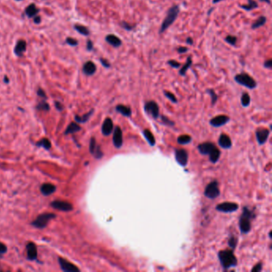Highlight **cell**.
<instances>
[{
	"mask_svg": "<svg viewBox=\"0 0 272 272\" xmlns=\"http://www.w3.org/2000/svg\"><path fill=\"white\" fill-rule=\"evenodd\" d=\"M199 152L201 155L204 156H209V160L215 164L220 157V151L218 149V148L211 142H204L202 144H200L197 147Z\"/></svg>",
	"mask_w": 272,
	"mask_h": 272,
	"instance_id": "obj_1",
	"label": "cell"
},
{
	"mask_svg": "<svg viewBox=\"0 0 272 272\" xmlns=\"http://www.w3.org/2000/svg\"><path fill=\"white\" fill-rule=\"evenodd\" d=\"M256 217L253 210L247 207H244L242 215L239 219V227L242 234H247L251 230V220Z\"/></svg>",
	"mask_w": 272,
	"mask_h": 272,
	"instance_id": "obj_2",
	"label": "cell"
},
{
	"mask_svg": "<svg viewBox=\"0 0 272 272\" xmlns=\"http://www.w3.org/2000/svg\"><path fill=\"white\" fill-rule=\"evenodd\" d=\"M219 263L224 270H228L232 267H236L237 265V259L233 253L232 249H225L219 251L218 253Z\"/></svg>",
	"mask_w": 272,
	"mask_h": 272,
	"instance_id": "obj_3",
	"label": "cell"
},
{
	"mask_svg": "<svg viewBox=\"0 0 272 272\" xmlns=\"http://www.w3.org/2000/svg\"><path fill=\"white\" fill-rule=\"evenodd\" d=\"M180 7L178 5H173V7L169 8L167 11V15L164 19L160 25V30H159V34L164 33L165 30H167L170 26L176 22L177 19L178 18V15L180 14Z\"/></svg>",
	"mask_w": 272,
	"mask_h": 272,
	"instance_id": "obj_4",
	"label": "cell"
},
{
	"mask_svg": "<svg viewBox=\"0 0 272 272\" xmlns=\"http://www.w3.org/2000/svg\"><path fill=\"white\" fill-rule=\"evenodd\" d=\"M234 80L236 83L249 89V90H254L257 87V81L254 79L251 76H250L247 73H245V72H242L240 74H236L234 77Z\"/></svg>",
	"mask_w": 272,
	"mask_h": 272,
	"instance_id": "obj_5",
	"label": "cell"
},
{
	"mask_svg": "<svg viewBox=\"0 0 272 272\" xmlns=\"http://www.w3.org/2000/svg\"><path fill=\"white\" fill-rule=\"evenodd\" d=\"M56 217L55 214L53 213H44L41 214L37 217V219L32 222V225L35 228L42 229L47 226L49 221L54 219Z\"/></svg>",
	"mask_w": 272,
	"mask_h": 272,
	"instance_id": "obj_6",
	"label": "cell"
},
{
	"mask_svg": "<svg viewBox=\"0 0 272 272\" xmlns=\"http://www.w3.org/2000/svg\"><path fill=\"white\" fill-rule=\"evenodd\" d=\"M220 195V190L219 188V184L217 180H213L208 184L204 190V196L208 199L214 200Z\"/></svg>",
	"mask_w": 272,
	"mask_h": 272,
	"instance_id": "obj_7",
	"label": "cell"
},
{
	"mask_svg": "<svg viewBox=\"0 0 272 272\" xmlns=\"http://www.w3.org/2000/svg\"><path fill=\"white\" fill-rule=\"evenodd\" d=\"M144 109L153 119L157 120L160 117V108L158 104L154 101H146L144 106Z\"/></svg>",
	"mask_w": 272,
	"mask_h": 272,
	"instance_id": "obj_8",
	"label": "cell"
},
{
	"mask_svg": "<svg viewBox=\"0 0 272 272\" xmlns=\"http://www.w3.org/2000/svg\"><path fill=\"white\" fill-rule=\"evenodd\" d=\"M215 209H216V211L224 212V213H232V212L236 211L239 209V205L235 203L224 202L218 204L215 207Z\"/></svg>",
	"mask_w": 272,
	"mask_h": 272,
	"instance_id": "obj_9",
	"label": "cell"
},
{
	"mask_svg": "<svg viewBox=\"0 0 272 272\" xmlns=\"http://www.w3.org/2000/svg\"><path fill=\"white\" fill-rule=\"evenodd\" d=\"M175 158L180 165L184 166L187 165L188 161V153L185 149H178L175 150Z\"/></svg>",
	"mask_w": 272,
	"mask_h": 272,
	"instance_id": "obj_10",
	"label": "cell"
},
{
	"mask_svg": "<svg viewBox=\"0 0 272 272\" xmlns=\"http://www.w3.org/2000/svg\"><path fill=\"white\" fill-rule=\"evenodd\" d=\"M270 135V130L265 128H259L256 131V136L259 145H263L267 142Z\"/></svg>",
	"mask_w": 272,
	"mask_h": 272,
	"instance_id": "obj_11",
	"label": "cell"
},
{
	"mask_svg": "<svg viewBox=\"0 0 272 272\" xmlns=\"http://www.w3.org/2000/svg\"><path fill=\"white\" fill-rule=\"evenodd\" d=\"M58 263L60 264L62 270L65 272H79L80 269L77 267H76L75 265L73 263H70L67 261L66 259L59 257L58 258Z\"/></svg>",
	"mask_w": 272,
	"mask_h": 272,
	"instance_id": "obj_12",
	"label": "cell"
},
{
	"mask_svg": "<svg viewBox=\"0 0 272 272\" xmlns=\"http://www.w3.org/2000/svg\"><path fill=\"white\" fill-rule=\"evenodd\" d=\"M52 208L62 211H70L73 210V205L67 201H54L50 204Z\"/></svg>",
	"mask_w": 272,
	"mask_h": 272,
	"instance_id": "obj_13",
	"label": "cell"
},
{
	"mask_svg": "<svg viewBox=\"0 0 272 272\" xmlns=\"http://www.w3.org/2000/svg\"><path fill=\"white\" fill-rule=\"evenodd\" d=\"M113 143L117 149H120L123 145V135L122 130L119 126H116L113 131Z\"/></svg>",
	"mask_w": 272,
	"mask_h": 272,
	"instance_id": "obj_14",
	"label": "cell"
},
{
	"mask_svg": "<svg viewBox=\"0 0 272 272\" xmlns=\"http://www.w3.org/2000/svg\"><path fill=\"white\" fill-rule=\"evenodd\" d=\"M229 121H230V118L228 116H226V115H219V116H216L212 118V119H211L209 123L211 126L218 128V127H221L223 125H226Z\"/></svg>",
	"mask_w": 272,
	"mask_h": 272,
	"instance_id": "obj_15",
	"label": "cell"
},
{
	"mask_svg": "<svg viewBox=\"0 0 272 272\" xmlns=\"http://www.w3.org/2000/svg\"><path fill=\"white\" fill-rule=\"evenodd\" d=\"M113 122L112 119L109 118H105L104 121L102 126H101V132L104 136H109L113 132Z\"/></svg>",
	"mask_w": 272,
	"mask_h": 272,
	"instance_id": "obj_16",
	"label": "cell"
},
{
	"mask_svg": "<svg viewBox=\"0 0 272 272\" xmlns=\"http://www.w3.org/2000/svg\"><path fill=\"white\" fill-rule=\"evenodd\" d=\"M82 71L85 75L92 76L97 71V66L92 61H88L83 65Z\"/></svg>",
	"mask_w": 272,
	"mask_h": 272,
	"instance_id": "obj_17",
	"label": "cell"
},
{
	"mask_svg": "<svg viewBox=\"0 0 272 272\" xmlns=\"http://www.w3.org/2000/svg\"><path fill=\"white\" fill-rule=\"evenodd\" d=\"M105 39L108 44L114 48H118L122 45V39L115 35H113V34H109V35H106Z\"/></svg>",
	"mask_w": 272,
	"mask_h": 272,
	"instance_id": "obj_18",
	"label": "cell"
},
{
	"mask_svg": "<svg viewBox=\"0 0 272 272\" xmlns=\"http://www.w3.org/2000/svg\"><path fill=\"white\" fill-rule=\"evenodd\" d=\"M26 251H27V259L29 260H35L37 259L38 251L37 247L34 243H28L26 245Z\"/></svg>",
	"mask_w": 272,
	"mask_h": 272,
	"instance_id": "obj_19",
	"label": "cell"
},
{
	"mask_svg": "<svg viewBox=\"0 0 272 272\" xmlns=\"http://www.w3.org/2000/svg\"><path fill=\"white\" fill-rule=\"evenodd\" d=\"M219 145L224 149H229L232 148V142L231 138L226 134H221L218 141Z\"/></svg>",
	"mask_w": 272,
	"mask_h": 272,
	"instance_id": "obj_20",
	"label": "cell"
},
{
	"mask_svg": "<svg viewBox=\"0 0 272 272\" xmlns=\"http://www.w3.org/2000/svg\"><path fill=\"white\" fill-rule=\"evenodd\" d=\"M26 50V42L24 40H19L17 42L16 46L14 49V53L18 57H21Z\"/></svg>",
	"mask_w": 272,
	"mask_h": 272,
	"instance_id": "obj_21",
	"label": "cell"
},
{
	"mask_svg": "<svg viewBox=\"0 0 272 272\" xmlns=\"http://www.w3.org/2000/svg\"><path fill=\"white\" fill-rule=\"evenodd\" d=\"M55 190H56L55 186L52 184H49V183L43 184L42 186H41V192H42L44 196L51 195L52 193H53L55 191Z\"/></svg>",
	"mask_w": 272,
	"mask_h": 272,
	"instance_id": "obj_22",
	"label": "cell"
},
{
	"mask_svg": "<svg viewBox=\"0 0 272 272\" xmlns=\"http://www.w3.org/2000/svg\"><path fill=\"white\" fill-rule=\"evenodd\" d=\"M116 111L126 118H130L132 115V109L130 107L127 106V105H118L116 106Z\"/></svg>",
	"mask_w": 272,
	"mask_h": 272,
	"instance_id": "obj_23",
	"label": "cell"
},
{
	"mask_svg": "<svg viewBox=\"0 0 272 272\" xmlns=\"http://www.w3.org/2000/svg\"><path fill=\"white\" fill-rule=\"evenodd\" d=\"M39 12V10L36 7L35 4L31 3L25 9V15L28 17V18H34L35 16L38 15Z\"/></svg>",
	"mask_w": 272,
	"mask_h": 272,
	"instance_id": "obj_24",
	"label": "cell"
},
{
	"mask_svg": "<svg viewBox=\"0 0 272 272\" xmlns=\"http://www.w3.org/2000/svg\"><path fill=\"white\" fill-rule=\"evenodd\" d=\"M239 7L246 11H251L254 9H257L259 7V4L256 0H247V4L239 5Z\"/></svg>",
	"mask_w": 272,
	"mask_h": 272,
	"instance_id": "obj_25",
	"label": "cell"
},
{
	"mask_svg": "<svg viewBox=\"0 0 272 272\" xmlns=\"http://www.w3.org/2000/svg\"><path fill=\"white\" fill-rule=\"evenodd\" d=\"M267 22V17L261 15L259 16L257 19H256L253 23L251 24V29L252 30H256L258 28L261 27V26H264L265 24Z\"/></svg>",
	"mask_w": 272,
	"mask_h": 272,
	"instance_id": "obj_26",
	"label": "cell"
},
{
	"mask_svg": "<svg viewBox=\"0 0 272 272\" xmlns=\"http://www.w3.org/2000/svg\"><path fill=\"white\" fill-rule=\"evenodd\" d=\"M191 65H192V59H191V56H189V57L187 58V61H186L185 64L183 65V66L179 71V74L180 76H185L186 73H187L188 69L191 67Z\"/></svg>",
	"mask_w": 272,
	"mask_h": 272,
	"instance_id": "obj_27",
	"label": "cell"
},
{
	"mask_svg": "<svg viewBox=\"0 0 272 272\" xmlns=\"http://www.w3.org/2000/svg\"><path fill=\"white\" fill-rule=\"evenodd\" d=\"M79 130H81L80 125L77 123H75V122H72L67 127V129H66V132H65V134L68 135L70 134V133H74V132H78Z\"/></svg>",
	"mask_w": 272,
	"mask_h": 272,
	"instance_id": "obj_28",
	"label": "cell"
},
{
	"mask_svg": "<svg viewBox=\"0 0 272 272\" xmlns=\"http://www.w3.org/2000/svg\"><path fill=\"white\" fill-rule=\"evenodd\" d=\"M143 135L151 146H154L156 145V140H155L154 136L149 129H145L143 131Z\"/></svg>",
	"mask_w": 272,
	"mask_h": 272,
	"instance_id": "obj_29",
	"label": "cell"
},
{
	"mask_svg": "<svg viewBox=\"0 0 272 272\" xmlns=\"http://www.w3.org/2000/svg\"><path fill=\"white\" fill-rule=\"evenodd\" d=\"M94 109H91V110L90 111L89 113H87L84 114L83 116L80 117V116H77V115H76L75 116V121L77 122H78V123H85V122H86L87 121H88L89 119H90V118L93 115V113H94Z\"/></svg>",
	"mask_w": 272,
	"mask_h": 272,
	"instance_id": "obj_30",
	"label": "cell"
},
{
	"mask_svg": "<svg viewBox=\"0 0 272 272\" xmlns=\"http://www.w3.org/2000/svg\"><path fill=\"white\" fill-rule=\"evenodd\" d=\"M74 29L77 30L79 34H81V35H84V36H89L90 35V30L86 27V26H83V25H79V24H77L74 26Z\"/></svg>",
	"mask_w": 272,
	"mask_h": 272,
	"instance_id": "obj_31",
	"label": "cell"
},
{
	"mask_svg": "<svg viewBox=\"0 0 272 272\" xmlns=\"http://www.w3.org/2000/svg\"><path fill=\"white\" fill-rule=\"evenodd\" d=\"M241 104L243 107H248L251 104V97L248 93H243L241 96Z\"/></svg>",
	"mask_w": 272,
	"mask_h": 272,
	"instance_id": "obj_32",
	"label": "cell"
},
{
	"mask_svg": "<svg viewBox=\"0 0 272 272\" xmlns=\"http://www.w3.org/2000/svg\"><path fill=\"white\" fill-rule=\"evenodd\" d=\"M191 142V136L189 135H181L177 138V143L180 145H187Z\"/></svg>",
	"mask_w": 272,
	"mask_h": 272,
	"instance_id": "obj_33",
	"label": "cell"
},
{
	"mask_svg": "<svg viewBox=\"0 0 272 272\" xmlns=\"http://www.w3.org/2000/svg\"><path fill=\"white\" fill-rule=\"evenodd\" d=\"M206 92L207 94H209L210 97H211V105L214 106V105H215V103L217 102V100H218V95H217L216 93H215V91L213 90V89H208V90H206Z\"/></svg>",
	"mask_w": 272,
	"mask_h": 272,
	"instance_id": "obj_34",
	"label": "cell"
},
{
	"mask_svg": "<svg viewBox=\"0 0 272 272\" xmlns=\"http://www.w3.org/2000/svg\"><path fill=\"white\" fill-rule=\"evenodd\" d=\"M37 146L43 147L44 149L49 150L51 148V143H50V140H48L47 138H43L41 141H39V142H37Z\"/></svg>",
	"mask_w": 272,
	"mask_h": 272,
	"instance_id": "obj_35",
	"label": "cell"
},
{
	"mask_svg": "<svg viewBox=\"0 0 272 272\" xmlns=\"http://www.w3.org/2000/svg\"><path fill=\"white\" fill-rule=\"evenodd\" d=\"M237 243H238L237 238L235 237V235H231L228 240V247H229L232 250H235L236 246H237Z\"/></svg>",
	"mask_w": 272,
	"mask_h": 272,
	"instance_id": "obj_36",
	"label": "cell"
},
{
	"mask_svg": "<svg viewBox=\"0 0 272 272\" xmlns=\"http://www.w3.org/2000/svg\"><path fill=\"white\" fill-rule=\"evenodd\" d=\"M120 26H122L124 30H127V31H132V30H134L135 27H136V25H132L131 23H129V22L125 20L120 22Z\"/></svg>",
	"mask_w": 272,
	"mask_h": 272,
	"instance_id": "obj_37",
	"label": "cell"
},
{
	"mask_svg": "<svg viewBox=\"0 0 272 272\" xmlns=\"http://www.w3.org/2000/svg\"><path fill=\"white\" fill-rule=\"evenodd\" d=\"M225 42H228V44H230L231 46H235L236 43H237V37L234 36V35H228L225 37Z\"/></svg>",
	"mask_w": 272,
	"mask_h": 272,
	"instance_id": "obj_38",
	"label": "cell"
},
{
	"mask_svg": "<svg viewBox=\"0 0 272 272\" xmlns=\"http://www.w3.org/2000/svg\"><path fill=\"white\" fill-rule=\"evenodd\" d=\"M164 95L165 96L166 98L169 100L170 101H172L173 103H177L178 102V100H177V97L173 94V93L167 91V90H164Z\"/></svg>",
	"mask_w": 272,
	"mask_h": 272,
	"instance_id": "obj_39",
	"label": "cell"
},
{
	"mask_svg": "<svg viewBox=\"0 0 272 272\" xmlns=\"http://www.w3.org/2000/svg\"><path fill=\"white\" fill-rule=\"evenodd\" d=\"M37 108L39 110L42 111H49L50 110V105L46 101H41L40 103L38 104Z\"/></svg>",
	"mask_w": 272,
	"mask_h": 272,
	"instance_id": "obj_40",
	"label": "cell"
},
{
	"mask_svg": "<svg viewBox=\"0 0 272 272\" xmlns=\"http://www.w3.org/2000/svg\"><path fill=\"white\" fill-rule=\"evenodd\" d=\"M160 118H161V121L165 125H168V126H174L175 125V122H173V121H172V120L169 119L168 118H167L166 116H164V115H162V116H160Z\"/></svg>",
	"mask_w": 272,
	"mask_h": 272,
	"instance_id": "obj_41",
	"label": "cell"
},
{
	"mask_svg": "<svg viewBox=\"0 0 272 272\" xmlns=\"http://www.w3.org/2000/svg\"><path fill=\"white\" fill-rule=\"evenodd\" d=\"M167 63L168 66H170L172 68H173V69H178V68H180V66H181V64H180L179 62H177V60H173V59L168 60V61L167 62Z\"/></svg>",
	"mask_w": 272,
	"mask_h": 272,
	"instance_id": "obj_42",
	"label": "cell"
},
{
	"mask_svg": "<svg viewBox=\"0 0 272 272\" xmlns=\"http://www.w3.org/2000/svg\"><path fill=\"white\" fill-rule=\"evenodd\" d=\"M97 146H98V145H97V142H96L95 138L92 137L91 138V140H90V152L91 153H94V150H95V149L97 148Z\"/></svg>",
	"mask_w": 272,
	"mask_h": 272,
	"instance_id": "obj_43",
	"label": "cell"
},
{
	"mask_svg": "<svg viewBox=\"0 0 272 272\" xmlns=\"http://www.w3.org/2000/svg\"><path fill=\"white\" fill-rule=\"evenodd\" d=\"M66 43L71 46H76L78 45V42L74 38H67L66 40Z\"/></svg>",
	"mask_w": 272,
	"mask_h": 272,
	"instance_id": "obj_44",
	"label": "cell"
},
{
	"mask_svg": "<svg viewBox=\"0 0 272 272\" xmlns=\"http://www.w3.org/2000/svg\"><path fill=\"white\" fill-rule=\"evenodd\" d=\"M100 62H101V64L102 65V66L105 67V68L108 69L111 67V64L110 62L107 60L106 58H100Z\"/></svg>",
	"mask_w": 272,
	"mask_h": 272,
	"instance_id": "obj_45",
	"label": "cell"
},
{
	"mask_svg": "<svg viewBox=\"0 0 272 272\" xmlns=\"http://www.w3.org/2000/svg\"><path fill=\"white\" fill-rule=\"evenodd\" d=\"M262 269H263V264H262V263H257V264L255 266V267H253V268L251 269V272H260L262 270Z\"/></svg>",
	"mask_w": 272,
	"mask_h": 272,
	"instance_id": "obj_46",
	"label": "cell"
},
{
	"mask_svg": "<svg viewBox=\"0 0 272 272\" xmlns=\"http://www.w3.org/2000/svg\"><path fill=\"white\" fill-rule=\"evenodd\" d=\"M263 66H264L266 69L270 70L272 67V60L271 59H267V60H266V61L264 62V63H263Z\"/></svg>",
	"mask_w": 272,
	"mask_h": 272,
	"instance_id": "obj_47",
	"label": "cell"
},
{
	"mask_svg": "<svg viewBox=\"0 0 272 272\" xmlns=\"http://www.w3.org/2000/svg\"><path fill=\"white\" fill-rule=\"evenodd\" d=\"M177 53L181 54V53H187L188 49L187 47H185V46H179V47L177 49Z\"/></svg>",
	"mask_w": 272,
	"mask_h": 272,
	"instance_id": "obj_48",
	"label": "cell"
},
{
	"mask_svg": "<svg viewBox=\"0 0 272 272\" xmlns=\"http://www.w3.org/2000/svg\"><path fill=\"white\" fill-rule=\"evenodd\" d=\"M86 49L88 51H92V50H94V43H93L92 41L90 40V39H89L86 42Z\"/></svg>",
	"mask_w": 272,
	"mask_h": 272,
	"instance_id": "obj_49",
	"label": "cell"
},
{
	"mask_svg": "<svg viewBox=\"0 0 272 272\" xmlns=\"http://www.w3.org/2000/svg\"><path fill=\"white\" fill-rule=\"evenodd\" d=\"M37 94H38V96H39V97H40V98H46V93L44 92V90H42V89L39 88V90H38V91H37Z\"/></svg>",
	"mask_w": 272,
	"mask_h": 272,
	"instance_id": "obj_50",
	"label": "cell"
},
{
	"mask_svg": "<svg viewBox=\"0 0 272 272\" xmlns=\"http://www.w3.org/2000/svg\"><path fill=\"white\" fill-rule=\"evenodd\" d=\"M7 248L6 247L5 244H3L2 243H0V254H4L7 252Z\"/></svg>",
	"mask_w": 272,
	"mask_h": 272,
	"instance_id": "obj_51",
	"label": "cell"
},
{
	"mask_svg": "<svg viewBox=\"0 0 272 272\" xmlns=\"http://www.w3.org/2000/svg\"><path fill=\"white\" fill-rule=\"evenodd\" d=\"M55 107L58 111L63 110V108H64V106L59 101H55Z\"/></svg>",
	"mask_w": 272,
	"mask_h": 272,
	"instance_id": "obj_52",
	"label": "cell"
},
{
	"mask_svg": "<svg viewBox=\"0 0 272 272\" xmlns=\"http://www.w3.org/2000/svg\"><path fill=\"white\" fill-rule=\"evenodd\" d=\"M186 44L189 45V46H192L194 44V41L191 37H188L186 39Z\"/></svg>",
	"mask_w": 272,
	"mask_h": 272,
	"instance_id": "obj_53",
	"label": "cell"
},
{
	"mask_svg": "<svg viewBox=\"0 0 272 272\" xmlns=\"http://www.w3.org/2000/svg\"><path fill=\"white\" fill-rule=\"evenodd\" d=\"M33 21H34V22H35V23H36V24L40 23V22H41V17L39 16V15H36V16L34 17Z\"/></svg>",
	"mask_w": 272,
	"mask_h": 272,
	"instance_id": "obj_54",
	"label": "cell"
},
{
	"mask_svg": "<svg viewBox=\"0 0 272 272\" xmlns=\"http://www.w3.org/2000/svg\"><path fill=\"white\" fill-rule=\"evenodd\" d=\"M259 1L262 2H266V3L269 4V5L270 4V0H259Z\"/></svg>",
	"mask_w": 272,
	"mask_h": 272,
	"instance_id": "obj_55",
	"label": "cell"
},
{
	"mask_svg": "<svg viewBox=\"0 0 272 272\" xmlns=\"http://www.w3.org/2000/svg\"><path fill=\"white\" fill-rule=\"evenodd\" d=\"M215 10V7H211L209 10L208 11V15H210L211 14V12Z\"/></svg>",
	"mask_w": 272,
	"mask_h": 272,
	"instance_id": "obj_56",
	"label": "cell"
},
{
	"mask_svg": "<svg viewBox=\"0 0 272 272\" xmlns=\"http://www.w3.org/2000/svg\"><path fill=\"white\" fill-rule=\"evenodd\" d=\"M4 82L6 83V84H7V83H9V78H8L7 76H5L4 77Z\"/></svg>",
	"mask_w": 272,
	"mask_h": 272,
	"instance_id": "obj_57",
	"label": "cell"
},
{
	"mask_svg": "<svg viewBox=\"0 0 272 272\" xmlns=\"http://www.w3.org/2000/svg\"><path fill=\"white\" fill-rule=\"evenodd\" d=\"M221 1H223V0H212V3L213 4L219 3V2H220Z\"/></svg>",
	"mask_w": 272,
	"mask_h": 272,
	"instance_id": "obj_58",
	"label": "cell"
},
{
	"mask_svg": "<svg viewBox=\"0 0 272 272\" xmlns=\"http://www.w3.org/2000/svg\"><path fill=\"white\" fill-rule=\"evenodd\" d=\"M16 1H22V0H16Z\"/></svg>",
	"mask_w": 272,
	"mask_h": 272,
	"instance_id": "obj_59",
	"label": "cell"
}]
</instances>
